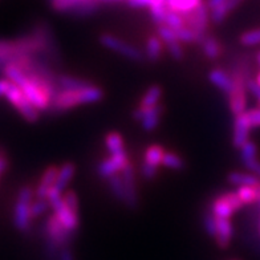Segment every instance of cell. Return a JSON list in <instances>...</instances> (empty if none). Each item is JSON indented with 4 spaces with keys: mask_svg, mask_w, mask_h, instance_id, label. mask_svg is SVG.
<instances>
[{
    "mask_svg": "<svg viewBox=\"0 0 260 260\" xmlns=\"http://www.w3.org/2000/svg\"><path fill=\"white\" fill-rule=\"evenodd\" d=\"M252 206H255V209H253V220H255V223H256L257 224V234H259V236H260V202H257V203H255V205H252ZM255 246L257 247V252H260V243L259 244H255Z\"/></svg>",
    "mask_w": 260,
    "mask_h": 260,
    "instance_id": "obj_45",
    "label": "cell"
},
{
    "mask_svg": "<svg viewBox=\"0 0 260 260\" xmlns=\"http://www.w3.org/2000/svg\"><path fill=\"white\" fill-rule=\"evenodd\" d=\"M244 117H246L247 122H248L251 129L253 130L256 129V127H260V106L259 108L246 110L244 112Z\"/></svg>",
    "mask_w": 260,
    "mask_h": 260,
    "instance_id": "obj_39",
    "label": "cell"
},
{
    "mask_svg": "<svg viewBox=\"0 0 260 260\" xmlns=\"http://www.w3.org/2000/svg\"><path fill=\"white\" fill-rule=\"evenodd\" d=\"M108 185H109L110 192L113 195V198L118 202H125V187H123V181L121 177V173L112 175L108 179Z\"/></svg>",
    "mask_w": 260,
    "mask_h": 260,
    "instance_id": "obj_27",
    "label": "cell"
},
{
    "mask_svg": "<svg viewBox=\"0 0 260 260\" xmlns=\"http://www.w3.org/2000/svg\"><path fill=\"white\" fill-rule=\"evenodd\" d=\"M57 174H58V168L56 166V165H51V166H48V168L45 169L43 175H41L38 187L35 188V198L47 199L49 188L55 185L56 179H57Z\"/></svg>",
    "mask_w": 260,
    "mask_h": 260,
    "instance_id": "obj_12",
    "label": "cell"
},
{
    "mask_svg": "<svg viewBox=\"0 0 260 260\" xmlns=\"http://www.w3.org/2000/svg\"><path fill=\"white\" fill-rule=\"evenodd\" d=\"M121 177L125 187V206L130 210H136L140 205V197H138L137 182H136V173H134L133 165L129 164L126 168L121 171Z\"/></svg>",
    "mask_w": 260,
    "mask_h": 260,
    "instance_id": "obj_9",
    "label": "cell"
},
{
    "mask_svg": "<svg viewBox=\"0 0 260 260\" xmlns=\"http://www.w3.org/2000/svg\"><path fill=\"white\" fill-rule=\"evenodd\" d=\"M243 165L247 168V170H250L253 175H256V177L260 178V161H257V158L243 162Z\"/></svg>",
    "mask_w": 260,
    "mask_h": 260,
    "instance_id": "obj_44",
    "label": "cell"
},
{
    "mask_svg": "<svg viewBox=\"0 0 260 260\" xmlns=\"http://www.w3.org/2000/svg\"><path fill=\"white\" fill-rule=\"evenodd\" d=\"M166 153V150L164 149V146L158 144H153L150 146L146 147L144 154V162L154 166V168H159L162 165V159H164V155Z\"/></svg>",
    "mask_w": 260,
    "mask_h": 260,
    "instance_id": "obj_25",
    "label": "cell"
},
{
    "mask_svg": "<svg viewBox=\"0 0 260 260\" xmlns=\"http://www.w3.org/2000/svg\"><path fill=\"white\" fill-rule=\"evenodd\" d=\"M168 6L166 3L162 4H154L149 8L150 11V17L154 24L158 25H164L165 24V16H166V12H168Z\"/></svg>",
    "mask_w": 260,
    "mask_h": 260,
    "instance_id": "obj_31",
    "label": "cell"
},
{
    "mask_svg": "<svg viewBox=\"0 0 260 260\" xmlns=\"http://www.w3.org/2000/svg\"><path fill=\"white\" fill-rule=\"evenodd\" d=\"M166 3V0H126V4L132 8H150L154 4Z\"/></svg>",
    "mask_w": 260,
    "mask_h": 260,
    "instance_id": "obj_41",
    "label": "cell"
},
{
    "mask_svg": "<svg viewBox=\"0 0 260 260\" xmlns=\"http://www.w3.org/2000/svg\"><path fill=\"white\" fill-rule=\"evenodd\" d=\"M203 227H205V231L209 234L211 238H215L216 234V218L215 215L212 214L211 209H206L205 214H203Z\"/></svg>",
    "mask_w": 260,
    "mask_h": 260,
    "instance_id": "obj_35",
    "label": "cell"
},
{
    "mask_svg": "<svg viewBox=\"0 0 260 260\" xmlns=\"http://www.w3.org/2000/svg\"><path fill=\"white\" fill-rule=\"evenodd\" d=\"M227 182L234 186H257L260 185V178L253 175L252 173H240V171H233L227 175Z\"/></svg>",
    "mask_w": 260,
    "mask_h": 260,
    "instance_id": "obj_21",
    "label": "cell"
},
{
    "mask_svg": "<svg viewBox=\"0 0 260 260\" xmlns=\"http://www.w3.org/2000/svg\"><path fill=\"white\" fill-rule=\"evenodd\" d=\"M185 19V23L190 29H192L197 36V44H202V41L207 36V27H209L210 19V10L207 4L202 3L201 6L192 10L191 12L182 15Z\"/></svg>",
    "mask_w": 260,
    "mask_h": 260,
    "instance_id": "obj_5",
    "label": "cell"
},
{
    "mask_svg": "<svg viewBox=\"0 0 260 260\" xmlns=\"http://www.w3.org/2000/svg\"><path fill=\"white\" fill-rule=\"evenodd\" d=\"M157 34H158V38L161 39L165 44H170V43H173V41H179L178 38H177V35H175L174 29H171V28L168 27V25H165V24L158 25Z\"/></svg>",
    "mask_w": 260,
    "mask_h": 260,
    "instance_id": "obj_36",
    "label": "cell"
},
{
    "mask_svg": "<svg viewBox=\"0 0 260 260\" xmlns=\"http://www.w3.org/2000/svg\"><path fill=\"white\" fill-rule=\"evenodd\" d=\"M76 174V165L73 162H64V164L58 168L57 179L55 182V187L58 191H64L65 188L68 187L71 181L73 179Z\"/></svg>",
    "mask_w": 260,
    "mask_h": 260,
    "instance_id": "obj_18",
    "label": "cell"
},
{
    "mask_svg": "<svg viewBox=\"0 0 260 260\" xmlns=\"http://www.w3.org/2000/svg\"><path fill=\"white\" fill-rule=\"evenodd\" d=\"M162 165L165 168L171 169V170H183L185 169V161L177 153H173V151H166L165 153Z\"/></svg>",
    "mask_w": 260,
    "mask_h": 260,
    "instance_id": "obj_29",
    "label": "cell"
},
{
    "mask_svg": "<svg viewBox=\"0 0 260 260\" xmlns=\"http://www.w3.org/2000/svg\"><path fill=\"white\" fill-rule=\"evenodd\" d=\"M141 174L147 181H153L158 174V168H154V166H151V165L146 164V162H142V165H141Z\"/></svg>",
    "mask_w": 260,
    "mask_h": 260,
    "instance_id": "obj_42",
    "label": "cell"
},
{
    "mask_svg": "<svg viewBox=\"0 0 260 260\" xmlns=\"http://www.w3.org/2000/svg\"><path fill=\"white\" fill-rule=\"evenodd\" d=\"M103 99V89L96 85H92L85 89L58 90L52 101L51 110L55 113H61V112H67V110L73 109L79 105L99 103Z\"/></svg>",
    "mask_w": 260,
    "mask_h": 260,
    "instance_id": "obj_1",
    "label": "cell"
},
{
    "mask_svg": "<svg viewBox=\"0 0 260 260\" xmlns=\"http://www.w3.org/2000/svg\"><path fill=\"white\" fill-rule=\"evenodd\" d=\"M4 99L7 100L8 103L14 106L15 109L19 112V114H20L27 122H38L39 117H40V112L29 103V100L25 97V94L19 86L11 82L10 88H8Z\"/></svg>",
    "mask_w": 260,
    "mask_h": 260,
    "instance_id": "obj_3",
    "label": "cell"
},
{
    "mask_svg": "<svg viewBox=\"0 0 260 260\" xmlns=\"http://www.w3.org/2000/svg\"><path fill=\"white\" fill-rule=\"evenodd\" d=\"M243 207V202L236 191H229L220 194L211 201L210 209L215 218L231 219L236 211Z\"/></svg>",
    "mask_w": 260,
    "mask_h": 260,
    "instance_id": "obj_4",
    "label": "cell"
},
{
    "mask_svg": "<svg viewBox=\"0 0 260 260\" xmlns=\"http://www.w3.org/2000/svg\"><path fill=\"white\" fill-rule=\"evenodd\" d=\"M164 53V41L158 36H150L145 47V57L150 62H157L161 60Z\"/></svg>",
    "mask_w": 260,
    "mask_h": 260,
    "instance_id": "obj_20",
    "label": "cell"
},
{
    "mask_svg": "<svg viewBox=\"0 0 260 260\" xmlns=\"http://www.w3.org/2000/svg\"><path fill=\"white\" fill-rule=\"evenodd\" d=\"M57 218L60 219V222L62 223V226L68 230L69 233L75 234L79 229L80 220H79V214H75L72 210H69L67 206L64 205V202H61L58 206H56L53 209Z\"/></svg>",
    "mask_w": 260,
    "mask_h": 260,
    "instance_id": "obj_14",
    "label": "cell"
},
{
    "mask_svg": "<svg viewBox=\"0 0 260 260\" xmlns=\"http://www.w3.org/2000/svg\"><path fill=\"white\" fill-rule=\"evenodd\" d=\"M51 207L49 202L47 199H34V202L31 203V216L32 219L40 218L41 215H45L48 209Z\"/></svg>",
    "mask_w": 260,
    "mask_h": 260,
    "instance_id": "obj_33",
    "label": "cell"
},
{
    "mask_svg": "<svg viewBox=\"0 0 260 260\" xmlns=\"http://www.w3.org/2000/svg\"><path fill=\"white\" fill-rule=\"evenodd\" d=\"M251 127L247 122L244 113L235 116V121H234V133H233V145L236 149H240L246 144L247 141H250V133Z\"/></svg>",
    "mask_w": 260,
    "mask_h": 260,
    "instance_id": "obj_13",
    "label": "cell"
},
{
    "mask_svg": "<svg viewBox=\"0 0 260 260\" xmlns=\"http://www.w3.org/2000/svg\"><path fill=\"white\" fill-rule=\"evenodd\" d=\"M41 231H43V236L51 238L60 248L69 246L71 240L75 236V234L69 233L68 230L62 226V223L60 222V219H58L55 212L45 219Z\"/></svg>",
    "mask_w": 260,
    "mask_h": 260,
    "instance_id": "obj_8",
    "label": "cell"
},
{
    "mask_svg": "<svg viewBox=\"0 0 260 260\" xmlns=\"http://www.w3.org/2000/svg\"><path fill=\"white\" fill-rule=\"evenodd\" d=\"M11 85V81L8 79H0V99H4L6 96V93H7L8 88Z\"/></svg>",
    "mask_w": 260,
    "mask_h": 260,
    "instance_id": "obj_47",
    "label": "cell"
},
{
    "mask_svg": "<svg viewBox=\"0 0 260 260\" xmlns=\"http://www.w3.org/2000/svg\"><path fill=\"white\" fill-rule=\"evenodd\" d=\"M85 0H51V8L57 14H67L75 10L77 6L84 3Z\"/></svg>",
    "mask_w": 260,
    "mask_h": 260,
    "instance_id": "obj_28",
    "label": "cell"
},
{
    "mask_svg": "<svg viewBox=\"0 0 260 260\" xmlns=\"http://www.w3.org/2000/svg\"><path fill=\"white\" fill-rule=\"evenodd\" d=\"M105 146L109 151V154H118L121 151L125 150V142L123 137L118 132H110L106 134L105 137Z\"/></svg>",
    "mask_w": 260,
    "mask_h": 260,
    "instance_id": "obj_26",
    "label": "cell"
},
{
    "mask_svg": "<svg viewBox=\"0 0 260 260\" xmlns=\"http://www.w3.org/2000/svg\"><path fill=\"white\" fill-rule=\"evenodd\" d=\"M257 103H259V106H260V97H259V99H257Z\"/></svg>",
    "mask_w": 260,
    "mask_h": 260,
    "instance_id": "obj_51",
    "label": "cell"
},
{
    "mask_svg": "<svg viewBox=\"0 0 260 260\" xmlns=\"http://www.w3.org/2000/svg\"><path fill=\"white\" fill-rule=\"evenodd\" d=\"M57 85H58V90H77V89H85V88H89V86H92L93 84L90 81H86V80L73 77V76L58 75Z\"/></svg>",
    "mask_w": 260,
    "mask_h": 260,
    "instance_id": "obj_19",
    "label": "cell"
},
{
    "mask_svg": "<svg viewBox=\"0 0 260 260\" xmlns=\"http://www.w3.org/2000/svg\"><path fill=\"white\" fill-rule=\"evenodd\" d=\"M100 43L103 47L110 49V51L116 52L118 55H122L123 57L129 58L132 61L141 62L145 58V55L142 53L141 49H138L137 47L129 44L122 39L117 38L114 35L110 34H103L100 36Z\"/></svg>",
    "mask_w": 260,
    "mask_h": 260,
    "instance_id": "obj_7",
    "label": "cell"
},
{
    "mask_svg": "<svg viewBox=\"0 0 260 260\" xmlns=\"http://www.w3.org/2000/svg\"><path fill=\"white\" fill-rule=\"evenodd\" d=\"M162 97V88L159 85H151L149 89L145 92L140 101L138 108L141 109H149L153 106H157L159 104V100Z\"/></svg>",
    "mask_w": 260,
    "mask_h": 260,
    "instance_id": "obj_24",
    "label": "cell"
},
{
    "mask_svg": "<svg viewBox=\"0 0 260 260\" xmlns=\"http://www.w3.org/2000/svg\"><path fill=\"white\" fill-rule=\"evenodd\" d=\"M166 48H168L169 53L175 61H181L183 56H185V51H183L181 41H173L170 44H166Z\"/></svg>",
    "mask_w": 260,
    "mask_h": 260,
    "instance_id": "obj_40",
    "label": "cell"
},
{
    "mask_svg": "<svg viewBox=\"0 0 260 260\" xmlns=\"http://www.w3.org/2000/svg\"><path fill=\"white\" fill-rule=\"evenodd\" d=\"M49 2H51V0H49Z\"/></svg>",
    "mask_w": 260,
    "mask_h": 260,
    "instance_id": "obj_52",
    "label": "cell"
},
{
    "mask_svg": "<svg viewBox=\"0 0 260 260\" xmlns=\"http://www.w3.org/2000/svg\"><path fill=\"white\" fill-rule=\"evenodd\" d=\"M162 114H164V106L158 104L157 106L149 108V109H141L137 108L133 112L134 121L141 123V126L145 132H153L161 122Z\"/></svg>",
    "mask_w": 260,
    "mask_h": 260,
    "instance_id": "obj_11",
    "label": "cell"
},
{
    "mask_svg": "<svg viewBox=\"0 0 260 260\" xmlns=\"http://www.w3.org/2000/svg\"><path fill=\"white\" fill-rule=\"evenodd\" d=\"M257 158V147L255 142L252 141H247L243 146L240 147V161L242 164L247 161H251V159H255Z\"/></svg>",
    "mask_w": 260,
    "mask_h": 260,
    "instance_id": "obj_34",
    "label": "cell"
},
{
    "mask_svg": "<svg viewBox=\"0 0 260 260\" xmlns=\"http://www.w3.org/2000/svg\"><path fill=\"white\" fill-rule=\"evenodd\" d=\"M175 35H177V38H178V40L181 41V43H186V44L197 43V36H195L194 31L190 29L187 25L177 29V31H175Z\"/></svg>",
    "mask_w": 260,
    "mask_h": 260,
    "instance_id": "obj_37",
    "label": "cell"
},
{
    "mask_svg": "<svg viewBox=\"0 0 260 260\" xmlns=\"http://www.w3.org/2000/svg\"><path fill=\"white\" fill-rule=\"evenodd\" d=\"M239 43L244 47H255V45H260V28H255V29H250L240 35Z\"/></svg>",
    "mask_w": 260,
    "mask_h": 260,
    "instance_id": "obj_30",
    "label": "cell"
},
{
    "mask_svg": "<svg viewBox=\"0 0 260 260\" xmlns=\"http://www.w3.org/2000/svg\"><path fill=\"white\" fill-rule=\"evenodd\" d=\"M165 25H168L171 29L177 31L179 28L185 27L186 23L182 15L177 14V12H174V11H171L170 8H169L168 12H166V16H165Z\"/></svg>",
    "mask_w": 260,
    "mask_h": 260,
    "instance_id": "obj_32",
    "label": "cell"
},
{
    "mask_svg": "<svg viewBox=\"0 0 260 260\" xmlns=\"http://www.w3.org/2000/svg\"><path fill=\"white\" fill-rule=\"evenodd\" d=\"M201 47H202V51L205 53V56L209 60H216V58H219L222 56V44H220V41L218 39L211 36V35L206 36L205 40L201 44Z\"/></svg>",
    "mask_w": 260,
    "mask_h": 260,
    "instance_id": "obj_22",
    "label": "cell"
},
{
    "mask_svg": "<svg viewBox=\"0 0 260 260\" xmlns=\"http://www.w3.org/2000/svg\"><path fill=\"white\" fill-rule=\"evenodd\" d=\"M242 2L244 0H226L224 3H222L219 7L214 8V10L210 11V19L214 24H220L223 21L226 20L227 16H229L234 10H235L238 6H239Z\"/></svg>",
    "mask_w": 260,
    "mask_h": 260,
    "instance_id": "obj_17",
    "label": "cell"
},
{
    "mask_svg": "<svg viewBox=\"0 0 260 260\" xmlns=\"http://www.w3.org/2000/svg\"><path fill=\"white\" fill-rule=\"evenodd\" d=\"M256 81H257V84H259V85H260V73L256 76Z\"/></svg>",
    "mask_w": 260,
    "mask_h": 260,
    "instance_id": "obj_50",
    "label": "cell"
},
{
    "mask_svg": "<svg viewBox=\"0 0 260 260\" xmlns=\"http://www.w3.org/2000/svg\"><path fill=\"white\" fill-rule=\"evenodd\" d=\"M209 80L211 82L212 85L216 86L220 92H223L224 94H229L231 92L234 86L233 82V77L230 73H227L226 71H223V69L219 68H214L211 69L209 72Z\"/></svg>",
    "mask_w": 260,
    "mask_h": 260,
    "instance_id": "obj_16",
    "label": "cell"
},
{
    "mask_svg": "<svg viewBox=\"0 0 260 260\" xmlns=\"http://www.w3.org/2000/svg\"><path fill=\"white\" fill-rule=\"evenodd\" d=\"M58 260H75V256H73L72 250L69 248V246L62 247L60 250V253H58Z\"/></svg>",
    "mask_w": 260,
    "mask_h": 260,
    "instance_id": "obj_46",
    "label": "cell"
},
{
    "mask_svg": "<svg viewBox=\"0 0 260 260\" xmlns=\"http://www.w3.org/2000/svg\"><path fill=\"white\" fill-rule=\"evenodd\" d=\"M130 164L129 155L125 150L118 154H112L109 158L101 161L97 166V173L101 178L109 179L112 175L121 173Z\"/></svg>",
    "mask_w": 260,
    "mask_h": 260,
    "instance_id": "obj_10",
    "label": "cell"
},
{
    "mask_svg": "<svg viewBox=\"0 0 260 260\" xmlns=\"http://www.w3.org/2000/svg\"><path fill=\"white\" fill-rule=\"evenodd\" d=\"M205 3L203 0H166V6L171 11H174L179 15H185L187 12H191L192 10Z\"/></svg>",
    "mask_w": 260,
    "mask_h": 260,
    "instance_id": "obj_23",
    "label": "cell"
},
{
    "mask_svg": "<svg viewBox=\"0 0 260 260\" xmlns=\"http://www.w3.org/2000/svg\"><path fill=\"white\" fill-rule=\"evenodd\" d=\"M35 190L29 186H23L17 192L16 202L14 206V226L20 233H28L32 227L31 216V203L34 202Z\"/></svg>",
    "mask_w": 260,
    "mask_h": 260,
    "instance_id": "obj_2",
    "label": "cell"
},
{
    "mask_svg": "<svg viewBox=\"0 0 260 260\" xmlns=\"http://www.w3.org/2000/svg\"><path fill=\"white\" fill-rule=\"evenodd\" d=\"M62 202L68 207L69 210H72L75 214H79V198L73 190H68L62 195Z\"/></svg>",
    "mask_w": 260,
    "mask_h": 260,
    "instance_id": "obj_38",
    "label": "cell"
},
{
    "mask_svg": "<svg viewBox=\"0 0 260 260\" xmlns=\"http://www.w3.org/2000/svg\"><path fill=\"white\" fill-rule=\"evenodd\" d=\"M7 166H8L7 157H6V154H4V151H0V175L7 170Z\"/></svg>",
    "mask_w": 260,
    "mask_h": 260,
    "instance_id": "obj_48",
    "label": "cell"
},
{
    "mask_svg": "<svg viewBox=\"0 0 260 260\" xmlns=\"http://www.w3.org/2000/svg\"><path fill=\"white\" fill-rule=\"evenodd\" d=\"M19 88L23 90V93L25 94L29 103L39 110V112H48L51 110L52 105V99L48 96V93L45 92L38 82H35L34 80L29 79L27 75L25 77L20 81L19 84Z\"/></svg>",
    "mask_w": 260,
    "mask_h": 260,
    "instance_id": "obj_6",
    "label": "cell"
},
{
    "mask_svg": "<svg viewBox=\"0 0 260 260\" xmlns=\"http://www.w3.org/2000/svg\"><path fill=\"white\" fill-rule=\"evenodd\" d=\"M234 236V226L230 219H223V218H216V234L215 243L220 248H227Z\"/></svg>",
    "mask_w": 260,
    "mask_h": 260,
    "instance_id": "obj_15",
    "label": "cell"
},
{
    "mask_svg": "<svg viewBox=\"0 0 260 260\" xmlns=\"http://www.w3.org/2000/svg\"><path fill=\"white\" fill-rule=\"evenodd\" d=\"M101 4H110V3H122L125 2L126 3V0H99Z\"/></svg>",
    "mask_w": 260,
    "mask_h": 260,
    "instance_id": "obj_49",
    "label": "cell"
},
{
    "mask_svg": "<svg viewBox=\"0 0 260 260\" xmlns=\"http://www.w3.org/2000/svg\"><path fill=\"white\" fill-rule=\"evenodd\" d=\"M246 86H247V92H250L251 94H252L255 99H259L260 97V85L257 84L256 79H252V77H250V79H247L246 81Z\"/></svg>",
    "mask_w": 260,
    "mask_h": 260,
    "instance_id": "obj_43",
    "label": "cell"
}]
</instances>
